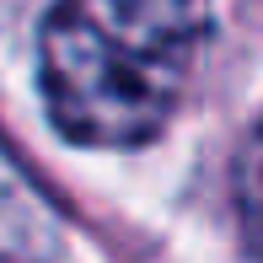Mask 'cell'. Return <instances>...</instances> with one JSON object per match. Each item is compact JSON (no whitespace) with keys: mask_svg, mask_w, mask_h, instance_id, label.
Here are the masks:
<instances>
[{"mask_svg":"<svg viewBox=\"0 0 263 263\" xmlns=\"http://www.w3.org/2000/svg\"><path fill=\"white\" fill-rule=\"evenodd\" d=\"M204 0H54L38 32L43 113L70 145L135 151L172 124Z\"/></svg>","mask_w":263,"mask_h":263,"instance_id":"1","label":"cell"},{"mask_svg":"<svg viewBox=\"0 0 263 263\" xmlns=\"http://www.w3.org/2000/svg\"><path fill=\"white\" fill-rule=\"evenodd\" d=\"M236 204H242L247 236L263 247V118L253 124V135L242 145V161H236Z\"/></svg>","mask_w":263,"mask_h":263,"instance_id":"2","label":"cell"}]
</instances>
